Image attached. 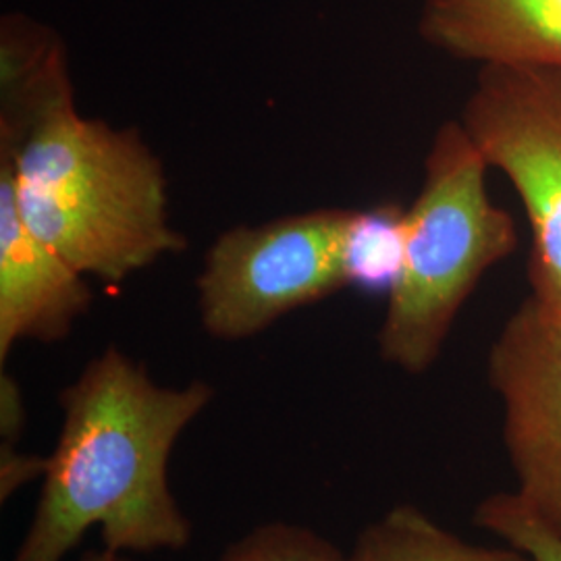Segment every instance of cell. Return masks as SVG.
Segmentation results:
<instances>
[{
  "instance_id": "1",
  "label": "cell",
  "mask_w": 561,
  "mask_h": 561,
  "mask_svg": "<svg viewBox=\"0 0 561 561\" xmlns=\"http://www.w3.org/2000/svg\"><path fill=\"white\" fill-rule=\"evenodd\" d=\"M213 398L204 381L159 385L117 347L88 362L60 393L59 442L13 561H65L94 528L106 549L129 556L187 547L192 524L171 491L169 460Z\"/></svg>"
},
{
  "instance_id": "2",
  "label": "cell",
  "mask_w": 561,
  "mask_h": 561,
  "mask_svg": "<svg viewBox=\"0 0 561 561\" xmlns=\"http://www.w3.org/2000/svg\"><path fill=\"white\" fill-rule=\"evenodd\" d=\"M21 217L83 277L121 283L185 248L167 215L162 162L136 129L85 119L76 101L46 113L0 154Z\"/></svg>"
},
{
  "instance_id": "3",
  "label": "cell",
  "mask_w": 561,
  "mask_h": 561,
  "mask_svg": "<svg viewBox=\"0 0 561 561\" xmlns=\"http://www.w3.org/2000/svg\"><path fill=\"white\" fill-rule=\"evenodd\" d=\"M486 169L461 123H443L405 213V256L379 331L382 360L426 373L482 275L518 248L514 219L486 194Z\"/></svg>"
},
{
  "instance_id": "4",
  "label": "cell",
  "mask_w": 561,
  "mask_h": 561,
  "mask_svg": "<svg viewBox=\"0 0 561 561\" xmlns=\"http://www.w3.org/2000/svg\"><path fill=\"white\" fill-rule=\"evenodd\" d=\"M354 210L321 208L238 225L206 252L202 327L215 340H250L301 306L350 287L345 238Z\"/></svg>"
},
{
  "instance_id": "5",
  "label": "cell",
  "mask_w": 561,
  "mask_h": 561,
  "mask_svg": "<svg viewBox=\"0 0 561 561\" xmlns=\"http://www.w3.org/2000/svg\"><path fill=\"white\" fill-rule=\"evenodd\" d=\"M460 123L524 204L533 296L561 310V67H481Z\"/></svg>"
},
{
  "instance_id": "6",
  "label": "cell",
  "mask_w": 561,
  "mask_h": 561,
  "mask_svg": "<svg viewBox=\"0 0 561 561\" xmlns=\"http://www.w3.org/2000/svg\"><path fill=\"white\" fill-rule=\"evenodd\" d=\"M516 497L561 537V310L528 296L486 362Z\"/></svg>"
},
{
  "instance_id": "7",
  "label": "cell",
  "mask_w": 561,
  "mask_h": 561,
  "mask_svg": "<svg viewBox=\"0 0 561 561\" xmlns=\"http://www.w3.org/2000/svg\"><path fill=\"white\" fill-rule=\"evenodd\" d=\"M85 279L23 221L11 178L0 171V362L20 341L65 340L90 310Z\"/></svg>"
},
{
  "instance_id": "8",
  "label": "cell",
  "mask_w": 561,
  "mask_h": 561,
  "mask_svg": "<svg viewBox=\"0 0 561 561\" xmlns=\"http://www.w3.org/2000/svg\"><path fill=\"white\" fill-rule=\"evenodd\" d=\"M422 41L486 65L561 67V0H424Z\"/></svg>"
},
{
  "instance_id": "9",
  "label": "cell",
  "mask_w": 561,
  "mask_h": 561,
  "mask_svg": "<svg viewBox=\"0 0 561 561\" xmlns=\"http://www.w3.org/2000/svg\"><path fill=\"white\" fill-rule=\"evenodd\" d=\"M76 101L59 32L23 13L0 20V154H15L34 125Z\"/></svg>"
},
{
  "instance_id": "10",
  "label": "cell",
  "mask_w": 561,
  "mask_h": 561,
  "mask_svg": "<svg viewBox=\"0 0 561 561\" xmlns=\"http://www.w3.org/2000/svg\"><path fill=\"white\" fill-rule=\"evenodd\" d=\"M350 561H533L502 542L486 547L461 539L414 505H398L368 524Z\"/></svg>"
},
{
  "instance_id": "11",
  "label": "cell",
  "mask_w": 561,
  "mask_h": 561,
  "mask_svg": "<svg viewBox=\"0 0 561 561\" xmlns=\"http://www.w3.org/2000/svg\"><path fill=\"white\" fill-rule=\"evenodd\" d=\"M405 208L377 204L354 210L345 238V273L350 287L391 291L405 256Z\"/></svg>"
},
{
  "instance_id": "12",
  "label": "cell",
  "mask_w": 561,
  "mask_h": 561,
  "mask_svg": "<svg viewBox=\"0 0 561 561\" xmlns=\"http://www.w3.org/2000/svg\"><path fill=\"white\" fill-rule=\"evenodd\" d=\"M219 561H350V553L308 526L271 522L233 542Z\"/></svg>"
},
{
  "instance_id": "13",
  "label": "cell",
  "mask_w": 561,
  "mask_h": 561,
  "mask_svg": "<svg viewBox=\"0 0 561 561\" xmlns=\"http://www.w3.org/2000/svg\"><path fill=\"white\" fill-rule=\"evenodd\" d=\"M474 522L482 530L497 537L533 561H561V537L545 526L514 491L493 493L482 500L474 512Z\"/></svg>"
},
{
  "instance_id": "14",
  "label": "cell",
  "mask_w": 561,
  "mask_h": 561,
  "mask_svg": "<svg viewBox=\"0 0 561 561\" xmlns=\"http://www.w3.org/2000/svg\"><path fill=\"white\" fill-rule=\"evenodd\" d=\"M46 458L21 454L18 447H0V497L7 502L23 484L42 479Z\"/></svg>"
},
{
  "instance_id": "15",
  "label": "cell",
  "mask_w": 561,
  "mask_h": 561,
  "mask_svg": "<svg viewBox=\"0 0 561 561\" xmlns=\"http://www.w3.org/2000/svg\"><path fill=\"white\" fill-rule=\"evenodd\" d=\"M27 424L25 398L20 382L13 375L2 373L0 377V433L2 447H18Z\"/></svg>"
},
{
  "instance_id": "16",
  "label": "cell",
  "mask_w": 561,
  "mask_h": 561,
  "mask_svg": "<svg viewBox=\"0 0 561 561\" xmlns=\"http://www.w3.org/2000/svg\"><path fill=\"white\" fill-rule=\"evenodd\" d=\"M80 561H136L129 553H119L113 549H96V551H88Z\"/></svg>"
}]
</instances>
